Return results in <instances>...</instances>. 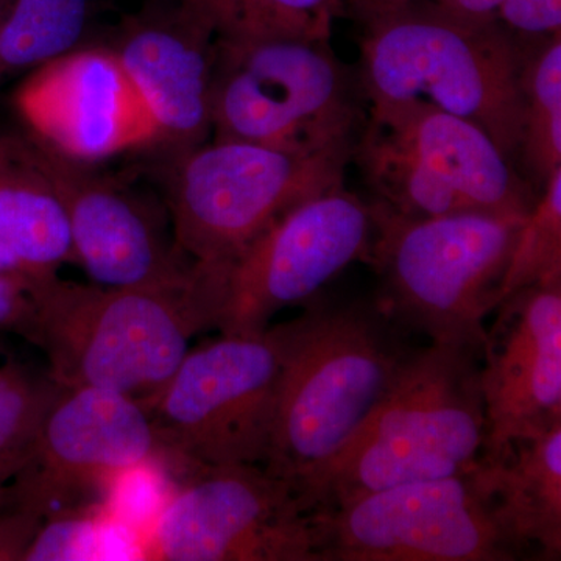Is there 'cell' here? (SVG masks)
<instances>
[{
  "label": "cell",
  "instance_id": "6da1fadb",
  "mask_svg": "<svg viewBox=\"0 0 561 561\" xmlns=\"http://www.w3.org/2000/svg\"><path fill=\"white\" fill-rule=\"evenodd\" d=\"M227 265L194 261L183 275L142 286L50 280L33 295L36 345L61 387L127 394L144 409L164 389L203 331L217 330Z\"/></svg>",
  "mask_w": 561,
  "mask_h": 561
},
{
  "label": "cell",
  "instance_id": "7a4b0ae2",
  "mask_svg": "<svg viewBox=\"0 0 561 561\" xmlns=\"http://www.w3.org/2000/svg\"><path fill=\"white\" fill-rule=\"evenodd\" d=\"M278 324L283 376L262 467L297 486L331 460L400 378L419 346L375 295H316Z\"/></svg>",
  "mask_w": 561,
  "mask_h": 561
},
{
  "label": "cell",
  "instance_id": "3957f363",
  "mask_svg": "<svg viewBox=\"0 0 561 561\" xmlns=\"http://www.w3.org/2000/svg\"><path fill=\"white\" fill-rule=\"evenodd\" d=\"M362 28L356 70L367 105L430 103L478 125L518 168L523 70L535 39L440 0L408 3Z\"/></svg>",
  "mask_w": 561,
  "mask_h": 561
},
{
  "label": "cell",
  "instance_id": "277c9868",
  "mask_svg": "<svg viewBox=\"0 0 561 561\" xmlns=\"http://www.w3.org/2000/svg\"><path fill=\"white\" fill-rule=\"evenodd\" d=\"M481 357L468 346H419L359 431L297 483L305 507L474 470L486 443Z\"/></svg>",
  "mask_w": 561,
  "mask_h": 561
},
{
  "label": "cell",
  "instance_id": "5b68a950",
  "mask_svg": "<svg viewBox=\"0 0 561 561\" xmlns=\"http://www.w3.org/2000/svg\"><path fill=\"white\" fill-rule=\"evenodd\" d=\"M376 231L367 265L376 300L409 334L482 351L485 321L527 217L494 214L411 219L370 201Z\"/></svg>",
  "mask_w": 561,
  "mask_h": 561
},
{
  "label": "cell",
  "instance_id": "8992f818",
  "mask_svg": "<svg viewBox=\"0 0 561 561\" xmlns=\"http://www.w3.org/2000/svg\"><path fill=\"white\" fill-rule=\"evenodd\" d=\"M351 162L371 201L411 219L526 217L540 195L478 125L424 102L367 105Z\"/></svg>",
  "mask_w": 561,
  "mask_h": 561
},
{
  "label": "cell",
  "instance_id": "52a82bcc",
  "mask_svg": "<svg viewBox=\"0 0 561 561\" xmlns=\"http://www.w3.org/2000/svg\"><path fill=\"white\" fill-rule=\"evenodd\" d=\"M210 139L286 149L354 146L367 117L357 70L330 39L219 38L210 77Z\"/></svg>",
  "mask_w": 561,
  "mask_h": 561
},
{
  "label": "cell",
  "instance_id": "ba28073f",
  "mask_svg": "<svg viewBox=\"0 0 561 561\" xmlns=\"http://www.w3.org/2000/svg\"><path fill=\"white\" fill-rule=\"evenodd\" d=\"M353 149L209 139L176 153L165 183L176 245L192 261L228 264L287 210L345 186Z\"/></svg>",
  "mask_w": 561,
  "mask_h": 561
},
{
  "label": "cell",
  "instance_id": "9c48e42d",
  "mask_svg": "<svg viewBox=\"0 0 561 561\" xmlns=\"http://www.w3.org/2000/svg\"><path fill=\"white\" fill-rule=\"evenodd\" d=\"M283 362L276 323L251 334H220L187 351L147 409L162 454L194 470L264 465Z\"/></svg>",
  "mask_w": 561,
  "mask_h": 561
},
{
  "label": "cell",
  "instance_id": "30bf717a",
  "mask_svg": "<svg viewBox=\"0 0 561 561\" xmlns=\"http://www.w3.org/2000/svg\"><path fill=\"white\" fill-rule=\"evenodd\" d=\"M316 561H515L470 472L311 511Z\"/></svg>",
  "mask_w": 561,
  "mask_h": 561
},
{
  "label": "cell",
  "instance_id": "8fae6325",
  "mask_svg": "<svg viewBox=\"0 0 561 561\" xmlns=\"http://www.w3.org/2000/svg\"><path fill=\"white\" fill-rule=\"evenodd\" d=\"M144 559L316 561L311 512L297 486L262 465L192 472L154 518Z\"/></svg>",
  "mask_w": 561,
  "mask_h": 561
},
{
  "label": "cell",
  "instance_id": "7c38bea8",
  "mask_svg": "<svg viewBox=\"0 0 561 561\" xmlns=\"http://www.w3.org/2000/svg\"><path fill=\"white\" fill-rule=\"evenodd\" d=\"M375 231L371 202L345 186L287 210L228 262L217 331H264L276 313L312 300L354 262L367 264Z\"/></svg>",
  "mask_w": 561,
  "mask_h": 561
},
{
  "label": "cell",
  "instance_id": "4fadbf2b",
  "mask_svg": "<svg viewBox=\"0 0 561 561\" xmlns=\"http://www.w3.org/2000/svg\"><path fill=\"white\" fill-rule=\"evenodd\" d=\"M160 456L153 421L138 401L98 387H62L31 460L5 486V504L44 522Z\"/></svg>",
  "mask_w": 561,
  "mask_h": 561
},
{
  "label": "cell",
  "instance_id": "5bb4252c",
  "mask_svg": "<svg viewBox=\"0 0 561 561\" xmlns=\"http://www.w3.org/2000/svg\"><path fill=\"white\" fill-rule=\"evenodd\" d=\"M24 140L32 161L60 198L76 264L92 283H161L194 264L176 245L168 206L161 208L124 181L62 157L31 135Z\"/></svg>",
  "mask_w": 561,
  "mask_h": 561
},
{
  "label": "cell",
  "instance_id": "9a60e30c",
  "mask_svg": "<svg viewBox=\"0 0 561 561\" xmlns=\"http://www.w3.org/2000/svg\"><path fill=\"white\" fill-rule=\"evenodd\" d=\"M14 108L33 138L87 164L157 144V125L110 47L77 49L32 70Z\"/></svg>",
  "mask_w": 561,
  "mask_h": 561
},
{
  "label": "cell",
  "instance_id": "2e32d148",
  "mask_svg": "<svg viewBox=\"0 0 561 561\" xmlns=\"http://www.w3.org/2000/svg\"><path fill=\"white\" fill-rule=\"evenodd\" d=\"M493 313L481 357L482 454L561 424V280L513 291Z\"/></svg>",
  "mask_w": 561,
  "mask_h": 561
},
{
  "label": "cell",
  "instance_id": "e0dca14e",
  "mask_svg": "<svg viewBox=\"0 0 561 561\" xmlns=\"http://www.w3.org/2000/svg\"><path fill=\"white\" fill-rule=\"evenodd\" d=\"M217 35L181 2L179 10L128 22L110 47L157 125V144L176 153L210 139V77Z\"/></svg>",
  "mask_w": 561,
  "mask_h": 561
},
{
  "label": "cell",
  "instance_id": "ac0fdd59",
  "mask_svg": "<svg viewBox=\"0 0 561 561\" xmlns=\"http://www.w3.org/2000/svg\"><path fill=\"white\" fill-rule=\"evenodd\" d=\"M470 476L519 559L561 560V424L482 454Z\"/></svg>",
  "mask_w": 561,
  "mask_h": 561
},
{
  "label": "cell",
  "instance_id": "d6986e66",
  "mask_svg": "<svg viewBox=\"0 0 561 561\" xmlns=\"http://www.w3.org/2000/svg\"><path fill=\"white\" fill-rule=\"evenodd\" d=\"M76 264L68 219L24 139L0 144V278L31 297Z\"/></svg>",
  "mask_w": 561,
  "mask_h": 561
},
{
  "label": "cell",
  "instance_id": "ffe728a7",
  "mask_svg": "<svg viewBox=\"0 0 561 561\" xmlns=\"http://www.w3.org/2000/svg\"><path fill=\"white\" fill-rule=\"evenodd\" d=\"M91 0H13L0 25V83L79 49Z\"/></svg>",
  "mask_w": 561,
  "mask_h": 561
},
{
  "label": "cell",
  "instance_id": "44dd1931",
  "mask_svg": "<svg viewBox=\"0 0 561 561\" xmlns=\"http://www.w3.org/2000/svg\"><path fill=\"white\" fill-rule=\"evenodd\" d=\"M518 169L538 192L561 168V33L535 39L523 70Z\"/></svg>",
  "mask_w": 561,
  "mask_h": 561
},
{
  "label": "cell",
  "instance_id": "7402d4cb",
  "mask_svg": "<svg viewBox=\"0 0 561 561\" xmlns=\"http://www.w3.org/2000/svg\"><path fill=\"white\" fill-rule=\"evenodd\" d=\"M208 22L219 38L331 39L346 13L343 0H181Z\"/></svg>",
  "mask_w": 561,
  "mask_h": 561
},
{
  "label": "cell",
  "instance_id": "603a6c76",
  "mask_svg": "<svg viewBox=\"0 0 561 561\" xmlns=\"http://www.w3.org/2000/svg\"><path fill=\"white\" fill-rule=\"evenodd\" d=\"M61 390L47 370L36 371L18 360L0 365V489L31 460Z\"/></svg>",
  "mask_w": 561,
  "mask_h": 561
},
{
  "label": "cell",
  "instance_id": "cb8c5ba5",
  "mask_svg": "<svg viewBox=\"0 0 561 561\" xmlns=\"http://www.w3.org/2000/svg\"><path fill=\"white\" fill-rule=\"evenodd\" d=\"M144 560L128 524L80 508L44 519L22 561Z\"/></svg>",
  "mask_w": 561,
  "mask_h": 561
},
{
  "label": "cell",
  "instance_id": "d4e9b609",
  "mask_svg": "<svg viewBox=\"0 0 561 561\" xmlns=\"http://www.w3.org/2000/svg\"><path fill=\"white\" fill-rule=\"evenodd\" d=\"M561 280V168L545 184L513 251L502 300L535 284Z\"/></svg>",
  "mask_w": 561,
  "mask_h": 561
},
{
  "label": "cell",
  "instance_id": "484cf974",
  "mask_svg": "<svg viewBox=\"0 0 561 561\" xmlns=\"http://www.w3.org/2000/svg\"><path fill=\"white\" fill-rule=\"evenodd\" d=\"M449 9L493 20L529 39L561 33V0H440Z\"/></svg>",
  "mask_w": 561,
  "mask_h": 561
},
{
  "label": "cell",
  "instance_id": "4316f807",
  "mask_svg": "<svg viewBox=\"0 0 561 561\" xmlns=\"http://www.w3.org/2000/svg\"><path fill=\"white\" fill-rule=\"evenodd\" d=\"M0 334H14L36 345L38 321L31 295L5 278H0Z\"/></svg>",
  "mask_w": 561,
  "mask_h": 561
},
{
  "label": "cell",
  "instance_id": "83f0119b",
  "mask_svg": "<svg viewBox=\"0 0 561 561\" xmlns=\"http://www.w3.org/2000/svg\"><path fill=\"white\" fill-rule=\"evenodd\" d=\"M43 519L10 507L0 515V561H22Z\"/></svg>",
  "mask_w": 561,
  "mask_h": 561
},
{
  "label": "cell",
  "instance_id": "f1b7e54d",
  "mask_svg": "<svg viewBox=\"0 0 561 561\" xmlns=\"http://www.w3.org/2000/svg\"><path fill=\"white\" fill-rule=\"evenodd\" d=\"M343 2H345L346 13L353 14L360 24H364L419 0H343Z\"/></svg>",
  "mask_w": 561,
  "mask_h": 561
},
{
  "label": "cell",
  "instance_id": "f546056e",
  "mask_svg": "<svg viewBox=\"0 0 561 561\" xmlns=\"http://www.w3.org/2000/svg\"><path fill=\"white\" fill-rule=\"evenodd\" d=\"M13 0H0V25H2L3 20H5L7 13H9V9Z\"/></svg>",
  "mask_w": 561,
  "mask_h": 561
},
{
  "label": "cell",
  "instance_id": "4dcf8cb0",
  "mask_svg": "<svg viewBox=\"0 0 561 561\" xmlns=\"http://www.w3.org/2000/svg\"><path fill=\"white\" fill-rule=\"evenodd\" d=\"M5 504V486L0 489V505Z\"/></svg>",
  "mask_w": 561,
  "mask_h": 561
},
{
  "label": "cell",
  "instance_id": "1f68e13d",
  "mask_svg": "<svg viewBox=\"0 0 561 561\" xmlns=\"http://www.w3.org/2000/svg\"><path fill=\"white\" fill-rule=\"evenodd\" d=\"M2 139H3V138H0V144H2Z\"/></svg>",
  "mask_w": 561,
  "mask_h": 561
}]
</instances>
